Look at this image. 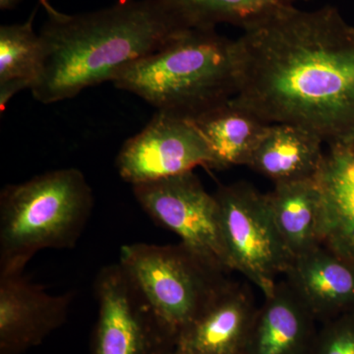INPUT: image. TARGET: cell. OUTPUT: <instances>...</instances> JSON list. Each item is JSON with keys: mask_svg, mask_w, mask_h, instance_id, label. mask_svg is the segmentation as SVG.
I'll return each instance as SVG.
<instances>
[{"mask_svg": "<svg viewBox=\"0 0 354 354\" xmlns=\"http://www.w3.org/2000/svg\"><path fill=\"white\" fill-rule=\"evenodd\" d=\"M324 140L306 128L286 123L270 124L247 167L274 184L314 178L320 169Z\"/></svg>", "mask_w": 354, "mask_h": 354, "instance_id": "obj_15", "label": "cell"}, {"mask_svg": "<svg viewBox=\"0 0 354 354\" xmlns=\"http://www.w3.org/2000/svg\"><path fill=\"white\" fill-rule=\"evenodd\" d=\"M286 281L317 320L354 307V261L324 245L293 259Z\"/></svg>", "mask_w": 354, "mask_h": 354, "instance_id": "obj_12", "label": "cell"}, {"mask_svg": "<svg viewBox=\"0 0 354 354\" xmlns=\"http://www.w3.org/2000/svg\"><path fill=\"white\" fill-rule=\"evenodd\" d=\"M111 82L158 111L195 120L236 95L234 41L216 28L183 30L160 50L120 70Z\"/></svg>", "mask_w": 354, "mask_h": 354, "instance_id": "obj_3", "label": "cell"}, {"mask_svg": "<svg viewBox=\"0 0 354 354\" xmlns=\"http://www.w3.org/2000/svg\"><path fill=\"white\" fill-rule=\"evenodd\" d=\"M214 195L232 271L243 274L265 298L271 297L293 257L272 218L268 195L243 181L221 186Z\"/></svg>", "mask_w": 354, "mask_h": 354, "instance_id": "obj_6", "label": "cell"}, {"mask_svg": "<svg viewBox=\"0 0 354 354\" xmlns=\"http://www.w3.org/2000/svg\"><path fill=\"white\" fill-rule=\"evenodd\" d=\"M234 57L235 106L329 145L353 129L354 27L335 7H283L244 28Z\"/></svg>", "mask_w": 354, "mask_h": 354, "instance_id": "obj_1", "label": "cell"}, {"mask_svg": "<svg viewBox=\"0 0 354 354\" xmlns=\"http://www.w3.org/2000/svg\"><path fill=\"white\" fill-rule=\"evenodd\" d=\"M94 196L82 172L58 169L0 194V272H24L43 249H71L92 215Z\"/></svg>", "mask_w": 354, "mask_h": 354, "instance_id": "obj_4", "label": "cell"}, {"mask_svg": "<svg viewBox=\"0 0 354 354\" xmlns=\"http://www.w3.org/2000/svg\"><path fill=\"white\" fill-rule=\"evenodd\" d=\"M292 1H299V0H292ZM300 1H306V0H300Z\"/></svg>", "mask_w": 354, "mask_h": 354, "instance_id": "obj_24", "label": "cell"}, {"mask_svg": "<svg viewBox=\"0 0 354 354\" xmlns=\"http://www.w3.org/2000/svg\"><path fill=\"white\" fill-rule=\"evenodd\" d=\"M267 195L272 218L293 259L322 245L321 194L315 177L277 183Z\"/></svg>", "mask_w": 354, "mask_h": 354, "instance_id": "obj_17", "label": "cell"}, {"mask_svg": "<svg viewBox=\"0 0 354 354\" xmlns=\"http://www.w3.org/2000/svg\"><path fill=\"white\" fill-rule=\"evenodd\" d=\"M333 144H341V145L354 149V128L353 130H351L346 136L342 137L339 141L335 142V143Z\"/></svg>", "mask_w": 354, "mask_h": 354, "instance_id": "obj_21", "label": "cell"}, {"mask_svg": "<svg viewBox=\"0 0 354 354\" xmlns=\"http://www.w3.org/2000/svg\"><path fill=\"white\" fill-rule=\"evenodd\" d=\"M39 2H41V6L44 7V9H46V12L48 13V16H50V17H57V16H59L60 14H62L57 12V11L55 10L50 3H48V0H39Z\"/></svg>", "mask_w": 354, "mask_h": 354, "instance_id": "obj_23", "label": "cell"}, {"mask_svg": "<svg viewBox=\"0 0 354 354\" xmlns=\"http://www.w3.org/2000/svg\"><path fill=\"white\" fill-rule=\"evenodd\" d=\"M192 121L208 146L209 169H216L247 165L270 125L230 101Z\"/></svg>", "mask_w": 354, "mask_h": 354, "instance_id": "obj_16", "label": "cell"}, {"mask_svg": "<svg viewBox=\"0 0 354 354\" xmlns=\"http://www.w3.org/2000/svg\"><path fill=\"white\" fill-rule=\"evenodd\" d=\"M257 310L249 288L228 279L177 335L172 354H244Z\"/></svg>", "mask_w": 354, "mask_h": 354, "instance_id": "obj_11", "label": "cell"}, {"mask_svg": "<svg viewBox=\"0 0 354 354\" xmlns=\"http://www.w3.org/2000/svg\"><path fill=\"white\" fill-rule=\"evenodd\" d=\"M20 0H0V8L1 10H10L19 3Z\"/></svg>", "mask_w": 354, "mask_h": 354, "instance_id": "obj_22", "label": "cell"}, {"mask_svg": "<svg viewBox=\"0 0 354 354\" xmlns=\"http://www.w3.org/2000/svg\"><path fill=\"white\" fill-rule=\"evenodd\" d=\"M315 179L321 194V241L354 261V149L330 144Z\"/></svg>", "mask_w": 354, "mask_h": 354, "instance_id": "obj_14", "label": "cell"}, {"mask_svg": "<svg viewBox=\"0 0 354 354\" xmlns=\"http://www.w3.org/2000/svg\"><path fill=\"white\" fill-rule=\"evenodd\" d=\"M36 12L23 24L0 28V109L24 88L38 82L43 69L44 51L39 35L32 29Z\"/></svg>", "mask_w": 354, "mask_h": 354, "instance_id": "obj_18", "label": "cell"}, {"mask_svg": "<svg viewBox=\"0 0 354 354\" xmlns=\"http://www.w3.org/2000/svg\"><path fill=\"white\" fill-rule=\"evenodd\" d=\"M120 264L174 341L228 281L181 242L123 245Z\"/></svg>", "mask_w": 354, "mask_h": 354, "instance_id": "obj_5", "label": "cell"}, {"mask_svg": "<svg viewBox=\"0 0 354 354\" xmlns=\"http://www.w3.org/2000/svg\"><path fill=\"white\" fill-rule=\"evenodd\" d=\"M187 28L211 29L218 24L248 27L293 4L292 0H165Z\"/></svg>", "mask_w": 354, "mask_h": 354, "instance_id": "obj_19", "label": "cell"}, {"mask_svg": "<svg viewBox=\"0 0 354 354\" xmlns=\"http://www.w3.org/2000/svg\"><path fill=\"white\" fill-rule=\"evenodd\" d=\"M185 29L165 0H120L95 12L50 17L39 32L43 69L32 94L43 104L71 99L113 81Z\"/></svg>", "mask_w": 354, "mask_h": 354, "instance_id": "obj_2", "label": "cell"}, {"mask_svg": "<svg viewBox=\"0 0 354 354\" xmlns=\"http://www.w3.org/2000/svg\"><path fill=\"white\" fill-rule=\"evenodd\" d=\"M73 293L53 295L23 272H0V354L39 346L68 316Z\"/></svg>", "mask_w": 354, "mask_h": 354, "instance_id": "obj_10", "label": "cell"}, {"mask_svg": "<svg viewBox=\"0 0 354 354\" xmlns=\"http://www.w3.org/2000/svg\"><path fill=\"white\" fill-rule=\"evenodd\" d=\"M99 314L92 354H169L174 339L120 263L102 268L95 281Z\"/></svg>", "mask_w": 354, "mask_h": 354, "instance_id": "obj_8", "label": "cell"}, {"mask_svg": "<svg viewBox=\"0 0 354 354\" xmlns=\"http://www.w3.org/2000/svg\"><path fill=\"white\" fill-rule=\"evenodd\" d=\"M206 141L192 120L158 111L141 132L121 148L116 167L127 183H151L209 167Z\"/></svg>", "mask_w": 354, "mask_h": 354, "instance_id": "obj_9", "label": "cell"}, {"mask_svg": "<svg viewBox=\"0 0 354 354\" xmlns=\"http://www.w3.org/2000/svg\"><path fill=\"white\" fill-rule=\"evenodd\" d=\"M311 354H354V314L326 324L317 333Z\"/></svg>", "mask_w": 354, "mask_h": 354, "instance_id": "obj_20", "label": "cell"}, {"mask_svg": "<svg viewBox=\"0 0 354 354\" xmlns=\"http://www.w3.org/2000/svg\"><path fill=\"white\" fill-rule=\"evenodd\" d=\"M140 206L156 223L178 235L198 257L232 272L221 236L218 203L193 171L133 185Z\"/></svg>", "mask_w": 354, "mask_h": 354, "instance_id": "obj_7", "label": "cell"}, {"mask_svg": "<svg viewBox=\"0 0 354 354\" xmlns=\"http://www.w3.org/2000/svg\"><path fill=\"white\" fill-rule=\"evenodd\" d=\"M316 317L288 281L258 308L244 354H311Z\"/></svg>", "mask_w": 354, "mask_h": 354, "instance_id": "obj_13", "label": "cell"}, {"mask_svg": "<svg viewBox=\"0 0 354 354\" xmlns=\"http://www.w3.org/2000/svg\"><path fill=\"white\" fill-rule=\"evenodd\" d=\"M169 354H172V353H169Z\"/></svg>", "mask_w": 354, "mask_h": 354, "instance_id": "obj_25", "label": "cell"}]
</instances>
